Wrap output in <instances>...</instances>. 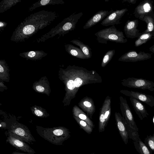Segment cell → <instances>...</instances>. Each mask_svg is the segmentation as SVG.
<instances>
[{
	"instance_id": "cell-1",
	"label": "cell",
	"mask_w": 154,
	"mask_h": 154,
	"mask_svg": "<svg viewBox=\"0 0 154 154\" xmlns=\"http://www.w3.org/2000/svg\"><path fill=\"white\" fill-rule=\"evenodd\" d=\"M66 94L64 102L69 105L72 100L76 97L79 88L89 84L101 83V77L94 70H88L82 67L69 65L61 70Z\"/></svg>"
},
{
	"instance_id": "cell-2",
	"label": "cell",
	"mask_w": 154,
	"mask_h": 154,
	"mask_svg": "<svg viewBox=\"0 0 154 154\" xmlns=\"http://www.w3.org/2000/svg\"><path fill=\"white\" fill-rule=\"evenodd\" d=\"M59 16L55 11L45 10L32 13L17 26L10 40L16 43L25 42L39 31L50 25Z\"/></svg>"
},
{
	"instance_id": "cell-3",
	"label": "cell",
	"mask_w": 154,
	"mask_h": 154,
	"mask_svg": "<svg viewBox=\"0 0 154 154\" xmlns=\"http://www.w3.org/2000/svg\"><path fill=\"white\" fill-rule=\"evenodd\" d=\"M75 12L64 18L47 32L37 38L36 40V42L39 43L45 42L50 39H58L74 30L79 20L83 15L82 12L75 14Z\"/></svg>"
},
{
	"instance_id": "cell-4",
	"label": "cell",
	"mask_w": 154,
	"mask_h": 154,
	"mask_svg": "<svg viewBox=\"0 0 154 154\" xmlns=\"http://www.w3.org/2000/svg\"><path fill=\"white\" fill-rule=\"evenodd\" d=\"M36 131L42 138L57 145H62L63 143L70 136L69 130L63 127L52 128L37 127Z\"/></svg>"
},
{
	"instance_id": "cell-5",
	"label": "cell",
	"mask_w": 154,
	"mask_h": 154,
	"mask_svg": "<svg viewBox=\"0 0 154 154\" xmlns=\"http://www.w3.org/2000/svg\"><path fill=\"white\" fill-rule=\"evenodd\" d=\"M99 43L107 44V41L125 43L128 41L123 32L117 29L115 26L102 29L94 34Z\"/></svg>"
},
{
	"instance_id": "cell-6",
	"label": "cell",
	"mask_w": 154,
	"mask_h": 154,
	"mask_svg": "<svg viewBox=\"0 0 154 154\" xmlns=\"http://www.w3.org/2000/svg\"><path fill=\"white\" fill-rule=\"evenodd\" d=\"M122 85L129 88L154 91V82L142 78L129 77L121 80Z\"/></svg>"
},
{
	"instance_id": "cell-7",
	"label": "cell",
	"mask_w": 154,
	"mask_h": 154,
	"mask_svg": "<svg viewBox=\"0 0 154 154\" xmlns=\"http://www.w3.org/2000/svg\"><path fill=\"white\" fill-rule=\"evenodd\" d=\"M111 99L109 96L105 98L100 109L99 121V131L102 132L104 130L111 113Z\"/></svg>"
},
{
	"instance_id": "cell-8",
	"label": "cell",
	"mask_w": 154,
	"mask_h": 154,
	"mask_svg": "<svg viewBox=\"0 0 154 154\" xmlns=\"http://www.w3.org/2000/svg\"><path fill=\"white\" fill-rule=\"evenodd\" d=\"M7 137L6 142L17 149L21 151L32 154H35L36 152L29 145L20 138L15 135L7 132L5 134Z\"/></svg>"
},
{
	"instance_id": "cell-9",
	"label": "cell",
	"mask_w": 154,
	"mask_h": 154,
	"mask_svg": "<svg viewBox=\"0 0 154 154\" xmlns=\"http://www.w3.org/2000/svg\"><path fill=\"white\" fill-rule=\"evenodd\" d=\"M8 131L18 137L29 144H32L33 142L36 141L28 128L22 125H14Z\"/></svg>"
},
{
	"instance_id": "cell-10",
	"label": "cell",
	"mask_w": 154,
	"mask_h": 154,
	"mask_svg": "<svg viewBox=\"0 0 154 154\" xmlns=\"http://www.w3.org/2000/svg\"><path fill=\"white\" fill-rule=\"evenodd\" d=\"M120 109L122 117L132 128L138 131V128L134 120L133 114L125 98L119 97Z\"/></svg>"
},
{
	"instance_id": "cell-11",
	"label": "cell",
	"mask_w": 154,
	"mask_h": 154,
	"mask_svg": "<svg viewBox=\"0 0 154 154\" xmlns=\"http://www.w3.org/2000/svg\"><path fill=\"white\" fill-rule=\"evenodd\" d=\"M151 54L144 52H137L131 50L125 53L118 59L119 61L126 62H136L143 61L151 58Z\"/></svg>"
},
{
	"instance_id": "cell-12",
	"label": "cell",
	"mask_w": 154,
	"mask_h": 154,
	"mask_svg": "<svg viewBox=\"0 0 154 154\" xmlns=\"http://www.w3.org/2000/svg\"><path fill=\"white\" fill-rule=\"evenodd\" d=\"M153 3L152 0H145L140 2L134 9L135 17L142 20L145 16L154 13Z\"/></svg>"
},
{
	"instance_id": "cell-13",
	"label": "cell",
	"mask_w": 154,
	"mask_h": 154,
	"mask_svg": "<svg viewBox=\"0 0 154 154\" xmlns=\"http://www.w3.org/2000/svg\"><path fill=\"white\" fill-rule=\"evenodd\" d=\"M120 92L123 94L130 97L134 98L143 102L151 107L154 106V97L151 95L138 91L122 90Z\"/></svg>"
},
{
	"instance_id": "cell-14",
	"label": "cell",
	"mask_w": 154,
	"mask_h": 154,
	"mask_svg": "<svg viewBox=\"0 0 154 154\" xmlns=\"http://www.w3.org/2000/svg\"><path fill=\"white\" fill-rule=\"evenodd\" d=\"M128 11L127 8L116 10L107 16L101 23L103 26H107L118 25L121 23L120 20L125 13Z\"/></svg>"
},
{
	"instance_id": "cell-15",
	"label": "cell",
	"mask_w": 154,
	"mask_h": 154,
	"mask_svg": "<svg viewBox=\"0 0 154 154\" xmlns=\"http://www.w3.org/2000/svg\"><path fill=\"white\" fill-rule=\"evenodd\" d=\"M138 21L137 20H128L124 26V30L126 36L131 38H138L141 34L137 29Z\"/></svg>"
},
{
	"instance_id": "cell-16",
	"label": "cell",
	"mask_w": 154,
	"mask_h": 154,
	"mask_svg": "<svg viewBox=\"0 0 154 154\" xmlns=\"http://www.w3.org/2000/svg\"><path fill=\"white\" fill-rule=\"evenodd\" d=\"M113 11L112 10L109 11L101 10L98 11L87 21L83 27V29H88L97 24Z\"/></svg>"
},
{
	"instance_id": "cell-17",
	"label": "cell",
	"mask_w": 154,
	"mask_h": 154,
	"mask_svg": "<svg viewBox=\"0 0 154 154\" xmlns=\"http://www.w3.org/2000/svg\"><path fill=\"white\" fill-rule=\"evenodd\" d=\"M79 106L84 112L91 119L95 111V106L93 100L91 98L85 97L81 99L78 103Z\"/></svg>"
},
{
	"instance_id": "cell-18",
	"label": "cell",
	"mask_w": 154,
	"mask_h": 154,
	"mask_svg": "<svg viewBox=\"0 0 154 154\" xmlns=\"http://www.w3.org/2000/svg\"><path fill=\"white\" fill-rule=\"evenodd\" d=\"M115 117L116 125L121 137L125 144H127L128 142L129 137L123 119L119 112H116L115 113Z\"/></svg>"
},
{
	"instance_id": "cell-19",
	"label": "cell",
	"mask_w": 154,
	"mask_h": 154,
	"mask_svg": "<svg viewBox=\"0 0 154 154\" xmlns=\"http://www.w3.org/2000/svg\"><path fill=\"white\" fill-rule=\"evenodd\" d=\"M130 100L136 113L140 119L142 120L149 115L145 106L139 100L132 97H130Z\"/></svg>"
},
{
	"instance_id": "cell-20",
	"label": "cell",
	"mask_w": 154,
	"mask_h": 154,
	"mask_svg": "<svg viewBox=\"0 0 154 154\" xmlns=\"http://www.w3.org/2000/svg\"><path fill=\"white\" fill-rule=\"evenodd\" d=\"M48 54L43 50H36L27 51L20 53V56L27 60H41L47 56Z\"/></svg>"
},
{
	"instance_id": "cell-21",
	"label": "cell",
	"mask_w": 154,
	"mask_h": 154,
	"mask_svg": "<svg viewBox=\"0 0 154 154\" xmlns=\"http://www.w3.org/2000/svg\"><path fill=\"white\" fill-rule=\"evenodd\" d=\"M65 3L63 0H39L33 3L29 7L28 10L32 12L36 8L48 5H62Z\"/></svg>"
},
{
	"instance_id": "cell-22",
	"label": "cell",
	"mask_w": 154,
	"mask_h": 154,
	"mask_svg": "<svg viewBox=\"0 0 154 154\" xmlns=\"http://www.w3.org/2000/svg\"><path fill=\"white\" fill-rule=\"evenodd\" d=\"M66 51L70 55L80 59H87L81 50L71 44L64 45Z\"/></svg>"
},
{
	"instance_id": "cell-23",
	"label": "cell",
	"mask_w": 154,
	"mask_h": 154,
	"mask_svg": "<svg viewBox=\"0 0 154 154\" xmlns=\"http://www.w3.org/2000/svg\"><path fill=\"white\" fill-rule=\"evenodd\" d=\"M72 114L73 116L79 118L86 122L92 127H94V123L91 119L82 109L76 105L73 107Z\"/></svg>"
},
{
	"instance_id": "cell-24",
	"label": "cell",
	"mask_w": 154,
	"mask_h": 154,
	"mask_svg": "<svg viewBox=\"0 0 154 154\" xmlns=\"http://www.w3.org/2000/svg\"><path fill=\"white\" fill-rule=\"evenodd\" d=\"M141 20L146 24V29L142 33H154V13L145 16Z\"/></svg>"
},
{
	"instance_id": "cell-25",
	"label": "cell",
	"mask_w": 154,
	"mask_h": 154,
	"mask_svg": "<svg viewBox=\"0 0 154 154\" xmlns=\"http://www.w3.org/2000/svg\"><path fill=\"white\" fill-rule=\"evenodd\" d=\"M74 44L79 46L87 59L91 58L92 56L91 49L87 45L84 44L83 42L77 39H73L70 41Z\"/></svg>"
},
{
	"instance_id": "cell-26",
	"label": "cell",
	"mask_w": 154,
	"mask_h": 154,
	"mask_svg": "<svg viewBox=\"0 0 154 154\" xmlns=\"http://www.w3.org/2000/svg\"><path fill=\"white\" fill-rule=\"evenodd\" d=\"M133 143L135 148L140 154H152L139 137L137 140L134 141Z\"/></svg>"
},
{
	"instance_id": "cell-27",
	"label": "cell",
	"mask_w": 154,
	"mask_h": 154,
	"mask_svg": "<svg viewBox=\"0 0 154 154\" xmlns=\"http://www.w3.org/2000/svg\"><path fill=\"white\" fill-rule=\"evenodd\" d=\"M21 2V0H2L0 2V13H3Z\"/></svg>"
},
{
	"instance_id": "cell-28",
	"label": "cell",
	"mask_w": 154,
	"mask_h": 154,
	"mask_svg": "<svg viewBox=\"0 0 154 154\" xmlns=\"http://www.w3.org/2000/svg\"><path fill=\"white\" fill-rule=\"evenodd\" d=\"M154 36V33H142L135 42V46L138 47L146 43Z\"/></svg>"
},
{
	"instance_id": "cell-29",
	"label": "cell",
	"mask_w": 154,
	"mask_h": 154,
	"mask_svg": "<svg viewBox=\"0 0 154 154\" xmlns=\"http://www.w3.org/2000/svg\"><path fill=\"white\" fill-rule=\"evenodd\" d=\"M73 117L77 122L80 126V128L82 129L88 134L91 133L93 130V127L88 125L86 122L79 118L73 116Z\"/></svg>"
},
{
	"instance_id": "cell-30",
	"label": "cell",
	"mask_w": 154,
	"mask_h": 154,
	"mask_svg": "<svg viewBox=\"0 0 154 154\" xmlns=\"http://www.w3.org/2000/svg\"><path fill=\"white\" fill-rule=\"evenodd\" d=\"M123 119L126 126L129 137L132 139L134 141H136L139 137L138 132L131 128L125 120L123 118Z\"/></svg>"
},
{
	"instance_id": "cell-31",
	"label": "cell",
	"mask_w": 154,
	"mask_h": 154,
	"mask_svg": "<svg viewBox=\"0 0 154 154\" xmlns=\"http://www.w3.org/2000/svg\"><path fill=\"white\" fill-rule=\"evenodd\" d=\"M115 52V50H111L108 51L104 55L102 59L101 66L102 67H105L109 62L114 55Z\"/></svg>"
},
{
	"instance_id": "cell-32",
	"label": "cell",
	"mask_w": 154,
	"mask_h": 154,
	"mask_svg": "<svg viewBox=\"0 0 154 154\" xmlns=\"http://www.w3.org/2000/svg\"><path fill=\"white\" fill-rule=\"evenodd\" d=\"M144 143L151 152H154V134L152 135H147Z\"/></svg>"
},
{
	"instance_id": "cell-33",
	"label": "cell",
	"mask_w": 154,
	"mask_h": 154,
	"mask_svg": "<svg viewBox=\"0 0 154 154\" xmlns=\"http://www.w3.org/2000/svg\"><path fill=\"white\" fill-rule=\"evenodd\" d=\"M7 25V23L5 22L0 21V32L1 33L3 31Z\"/></svg>"
},
{
	"instance_id": "cell-34",
	"label": "cell",
	"mask_w": 154,
	"mask_h": 154,
	"mask_svg": "<svg viewBox=\"0 0 154 154\" xmlns=\"http://www.w3.org/2000/svg\"><path fill=\"white\" fill-rule=\"evenodd\" d=\"M34 112L35 114L38 116H42L43 115L42 112L39 109H35Z\"/></svg>"
},
{
	"instance_id": "cell-35",
	"label": "cell",
	"mask_w": 154,
	"mask_h": 154,
	"mask_svg": "<svg viewBox=\"0 0 154 154\" xmlns=\"http://www.w3.org/2000/svg\"><path fill=\"white\" fill-rule=\"evenodd\" d=\"M36 90L38 91L41 92H43L45 90L44 88L42 86L38 85L36 87Z\"/></svg>"
},
{
	"instance_id": "cell-36",
	"label": "cell",
	"mask_w": 154,
	"mask_h": 154,
	"mask_svg": "<svg viewBox=\"0 0 154 154\" xmlns=\"http://www.w3.org/2000/svg\"><path fill=\"white\" fill-rule=\"evenodd\" d=\"M123 2H127L132 4H135L137 1L136 0H124Z\"/></svg>"
},
{
	"instance_id": "cell-37",
	"label": "cell",
	"mask_w": 154,
	"mask_h": 154,
	"mask_svg": "<svg viewBox=\"0 0 154 154\" xmlns=\"http://www.w3.org/2000/svg\"><path fill=\"white\" fill-rule=\"evenodd\" d=\"M10 154H32L28 153H23V152H20L17 151H14L13 152L11 153Z\"/></svg>"
},
{
	"instance_id": "cell-38",
	"label": "cell",
	"mask_w": 154,
	"mask_h": 154,
	"mask_svg": "<svg viewBox=\"0 0 154 154\" xmlns=\"http://www.w3.org/2000/svg\"><path fill=\"white\" fill-rule=\"evenodd\" d=\"M149 50L152 52L154 53V45L149 48Z\"/></svg>"
},
{
	"instance_id": "cell-39",
	"label": "cell",
	"mask_w": 154,
	"mask_h": 154,
	"mask_svg": "<svg viewBox=\"0 0 154 154\" xmlns=\"http://www.w3.org/2000/svg\"><path fill=\"white\" fill-rule=\"evenodd\" d=\"M153 124H154V116L153 118Z\"/></svg>"
},
{
	"instance_id": "cell-40",
	"label": "cell",
	"mask_w": 154,
	"mask_h": 154,
	"mask_svg": "<svg viewBox=\"0 0 154 154\" xmlns=\"http://www.w3.org/2000/svg\"><path fill=\"white\" fill-rule=\"evenodd\" d=\"M90 154H95V153H91Z\"/></svg>"
}]
</instances>
